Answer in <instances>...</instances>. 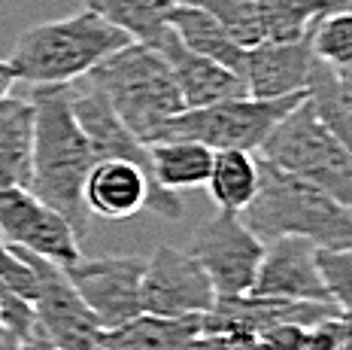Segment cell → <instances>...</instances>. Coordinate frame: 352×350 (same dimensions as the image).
Here are the masks:
<instances>
[{"mask_svg": "<svg viewBox=\"0 0 352 350\" xmlns=\"http://www.w3.org/2000/svg\"><path fill=\"white\" fill-rule=\"evenodd\" d=\"M188 253L201 262L216 296H246L252 293L258 274L264 240L249 231L237 214L219 210L212 220L195 229Z\"/></svg>", "mask_w": 352, "mask_h": 350, "instance_id": "8", "label": "cell"}, {"mask_svg": "<svg viewBox=\"0 0 352 350\" xmlns=\"http://www.w3.org/2000/svg\"><path fill=\"white\" fill-rule=\"evenodd\" d=\"M146 256H98V259H76L64 268L67 280L85 308L94 313L100 329L134 320L143 313L140 305V280H143Z\"/></svg>", "mask_w": 352, "mask_h": 350, "instance_id": "12", "label": "cell"}, {"mask_svg": "<svg viewBox=\"0 0 352 350\" xmlns=\"http://www.w3.org/2000/svg\"><path fill=\"white\" fill-rule=\"evenodd\" d=\"M0 238L61 268L82 259L73 225L25 186L0 189Z\"/></svg>", "mask_w": 352, "mask_h": 350, "instance_id": "11", "label": "cell"}, {"mask_svg": "<svg viewBox=\"0 0 352 350\" xmlns=\"http://www.w3.org/2000/svg\"><path fill=\"white\" fill-rule=\"evenodd\" d=\"M167 25L173 28V34L186 43L192 52L210 58V61L222 64V68L234 70L240 79H243V58H246V49L240 43H234L225 28L219 25L212 16H207L204 10H197L192 3H176Z\"/></svg>", "mask_w": 352, "mask_h": 350, "instance_id": "19", "label": "cell"}, {"mask_svg": "<svg viewBox=\"0 0 352 350\" xmlns=\"http://www.w3.org/2000/svg\"><path fill=\"white\" fill-rule=\"evenodd\" d=\"M261 40L292 43L313 31L325 12V0H255Z\"/></svg>", "mask_w": 352, "mask_h": 350, "instance_id": "24", "label": "cell"}, {"mask_svg": "<svg viewBox=\"0 0 352 350\" xmlns=\"http://www.w3.org/2000/svg\"><path fill=\"white\" fill-rule=\"evenodd\" d=\"M325 12H349L352 16V0H325Z\"/></svg>", "mask_w": 352, "mask_h": 350, "instance_id": "34", "label": "cell"}, {"mask_svg": "<svg viewBox=\"0 0 352 350\" xmlns=\"http://www.w3.org/2000/svg\"><path fill=\"white\" fill-rule=\"evenodd\" d=\"M128 43H134L128 34L98 12L82 10L21 31L6 61L25 85H67L88 76L104 58Z\"/></svg>", "mask_w": 352, "mask_h": 350, "instance_id": "2", "label": "cell"}, {"mask_svg": "<svg viewBox=\"0 0 352 350\" xmlns=\"http://www.w3.org/2000/svg\"><path fill=\"white\" fill-rule=\"evenodd\" d=\"M258 158L352 207V156L316 116L310 94L267 134Z\"/></svg>", "mask_w": 352, "mask_h": 350, "instance_id": "5", "label": "cell"}, {"mask_svg": "<svg viewBox=\"0 0 352 350\" xmlns=\"http://www.w3.org/2000/svg\"><path fill=\"white\" fill-rule=\"evenodd\" d=\"M34 271V313L36 326L58 350H98L100 341V323L94 313L85 308V302L73 289L61 265L34 256L21 250Z\"/></svg>", "mask_w": 352, "mask_h": 350, "instance_id": "9", "label": "cell"}, {"mask_svg": "<svg viewBox=\"0 0 352 350\" xmlns=\"http://www.w3.org/2000/svg\"><path fill=\"white\" fill-rule=\"evenodd\" d=\"M34 147L28 189L64 216L82 240L91 225L85 207V177L91 171L94 150L70 107L67 85H31Z\"/></svg>", "mask_w": 352, "mask_h": 350, "instance_id": "1", "label": "cell"}, {"mask_svg": "<svg viewBox=\"0 0 352 350\" xmlns=\"http://www.w3.org/2000/svg\"><path fill=\"white\" fill-rule=\"evenodd\" d=\"M319 271L328 298L340 311H352V250H319Z\"/></svg>", "mask_w": 352, "mask_h": 350, "instance_id": "27", "label": "cell"}, {"mask_svg": "<svg viewBox=\"0 0 352 350\" xmlns=\"http://www.w3.org/2000/svg\"><path fill=\"white\" fill-rule=\"evenodd\" d=\"M334 76L340 79V85L352 94V68H343V70H334Z\"/></svg>", "mask_w": 352, "mask_h": 350, "instance_id": "35", "label": "cell"}, {"mask_svg": "<svg viewBox=\"0 0 352 350\" xmlns=\"http://www.w3.org/2000/svg\"><path fill=\"white\" fill-rule=\"evenodd\" d=\"M252 293L292 302H331L319 271V247L307 238L292 235L264 240Z\"/></svg>", "mask_w": 352, "mask_h": 350, "instance_id": "14", "label": "cell"}, {"mask_svg": "<svg viewBox=\"0 0 352 350\" xmlns=\"http://www.w3.org/2000/svg\"><path fill=\"white\" fill-rule=\"evenodd\" d=\"M216 302L207 271L188 250L161 244L146 256L140 280L143 313L155 317H201Z\"/></svg>", "mask_w": 352, "mask_h": 350, "instance_id": "10", "label": "cell"}, {"mask_svg": "<svg viewBox=\"0 0 352 350\" xmlns=\"http://www.w3.org/2000/svg\"><path fill=\"white\" fill-rule=\"evenodd\" d=\"M19 350H58V347H55L52 341L46 338V335L40 332V326H36V329H34V332L28 335V338L19 344Z\"/></svg>", "mask_w": 352, "mask_h": 350, "instance_id": "31", "label": "cell"}, {"mask_svg": "<svg viewBox=\"0 0 352 350\" xmlns=\"http://www.w3.org/2000/svg\"><path fill=\"white\" fill-rule=\"evenodd\" d=\"M0 350H19V338L6 326H0Z\"/></svg>", "mask_w": 352, "mask_h": 350, "instance_id": "33", "label": "cell"}, {"mask_svg": "<svg viewBox=\"0 0 352 350\" xmlns=\"http://www.w3.org/2000/svg\"><path fill=\"white\" fill-rule=\"evenodd\" d=\"M182 3H192L207 16H212L225 28V34L243 49H252L255 43H261L255 0H182Z\"/></svg>", "mask_w": 352, "mask_h": 350, "instance_id": "26", "label": "cell"}, {"mask_svg": "<svg viewBox=\"0 0 352 350\" xmlns=\"http://www.w3.org/2000/svg\"><path fill=\"white\" fill-rule=\"evenodd\" d=\"M85 79L107 98L122 125L143 143H155L161 128L186 110L167 61L143 43L122 46Z\"/></svg>", "mask_w": 352, "mask_h": 350, "instance_id": "4", "label": "cell"}, {"mask_svg": "<svg viewBox=\"0 0 352 350\" xmlns=\"http://www.w3.org/2000/svg\"><path fill=\"white\" fill-rule=\"evenodd\" d=\"M34 107L28 94H6L0 101V189L31 183Z\"/></svg>", "mask_w": 352, "mask_h": 350, "instance_id": "18", "label": "cell"}, {"mask_svg": "<svg viewBox=\"0 0 352 350\" xmlns=\"http://www.w3.org/2000/svg\"><path fill=\"white\" fill-rule=\"evenodd\" d=\"M307 329L310 326H300V323H276L261 329L252 338V350H300L307 338Z\"/></svg>", "mask_w": 352, "mask_h": 350, "instance_id": "28", "label": "cell"}, {"mask_svg": "<svg viewBox=\"0 0 352 350\" xmlns=\"http://www.w3.org/2000/svg\"><path fill=\"white\" fill-rule=\"evenodd\" d=\"M307 92L285 94V98H225L207 107H195V110H182L173 116L155 141H197L212 152L219 150H243V152H258L267 134L289 116Z\"/></svg>", "mask_w": 352, "mask_h": 350, "instance_id": "6", "label": "cell"}, {"mask_svg": "<svg viewBox=\"0 0 352 350\" xmlns=\"http://www.w3.org/2000/svg\"><path fill=\"white\" fill-rule=\"evenodd\" d=\"M201 338V317H155L134 320L100 332L98 350H195Z\"/></svg>", "mask_w": 352, "mask_h": 350, "instance_id": "17", "label": "cell"}, {"mask_svg": "<svg viewBox=\"0 0 352 350\" xmlns=\"http://www.w3.org/2000/svg\"><path fill=\"white\" fill-rule=\"evenodd\" d=\"M310 34L292 43L261 40L252 49H246L243 85L249 98L267 101V98H285V94L307 92L313 64H316Z\"/></svg>", "mask_w": 352, "mask_h": 350, "instance_id": "15", "label": "cell"}, {"mask_svg": "<svg viewBox=\"0 0 352 350\" xmlns=\"http://www.w3.org/2000/svg\"><path fill=\"white\" fill-rule=\"evenodd\" d=\"M155 52L164 58L167 68H170L186 110H195V107H207V104H216V101L246 94L243 79L234 74V70L192 52V49L173 34V28H167V34L158 40Z\"/></svg>", "mask_w": 352, "mask_h": 350, "instance_id": "16", "label": "cell"}, {"mask_svg": "<svg viewBox=\"0 0 352 350\" xmlns=\"http://www.w3.org/2000/svg\"><path fill=\"white\" fill-rule=\"evenodd\" d=\"M82 195L88 214L100 220H131L143 210L164 220H179L186 214L179 195L161 189L152 171L128 158H98L85 177Z\"/></svg>", "mask_w": 352, "mask_h": 350, "instance_id": "7", "label": "cell"}, {"mask_svg": "<svg viewBox=\"0 0 352 350\" xmlns=\"http://www.w3.org/2000/svg\"><path fill=\"white\" fill-rule=\"evenodd\" d=\"M258 156L243 150H219L212 156L207 192L222 214H243L258 192Z\"/></svg>", "mask_w": 352, "mask_h": 350, "instance_id": "21", "label": "cell"}, {"mask_svg": "<svg viewBox=\"0 0 352 350\" xmlns=\"http://www.w3.org/2000/svg\"><path fill=\"white\" fill-rule=\"evenodd\" d=\"M212 152L210 147L197 141H155L149 143V158H152V177L161 189L167 192H186V189L207 186L210 167H212Z\"/></svg>", "mask_w": 352, "mask_h": 350, "instance_id": "20", "label": "cell"}, {"mask_svg": "<svg viewBox=\"0 0 352 350\" xmlns=\"http://www.w3.org/2000/svg\"><path fill=\"white\" fill-rule=\"evenodd\" d=\"M300 350H337V332H334V317L322 320V323L310 326Z\"/></svg>", "mask_w": 352, "mask_h": 350, "instance_id": "29", "label": "cell"}, {"mask_svg": "<svg viewBox=\"0 0 352 350\" xmlns=\"http://www.w3.org/2000/svg\"><path fill=\"white\" fill-rule=\"evenodd\" d=\"M334 332H337V350H352V311L334 313Z\"/></svg>", "mask_w": 352, "mask_h": 350, "instance_id": "30", "label": "cell"}, {"mask_svg": "<svg viewBox=\"0 0 352 350\" xmlns=\"http://www.w3.org/2000/svg\"><path fill=\"white\" fill-rule=\"evenodd\" d=\"M340 311L331 302H292L274 296H216L212 308L201 313V335H222V338L252 341L255 335L276 323L316 326L331 320Z\"/></svg>", "mask_w": 352, "mask_h": 350, "instance_id": "13", "label": "cell"}, {"mask_svg": "<svg viewBox=\"0 0 352 350\" xmlns=\"http://www.w3.org/2000/svg\"><path fill=\"white\" fill-rule=\"evenodd\" d=\"M307 94H310V104L316 116L352 156V94L343 89L340 79L334 76V70L328 64H322L319 58L313 64Z\"/></svg>", "mask_w": 352, "mask_h": 350, "instance_id": "23", "label": "cell"}, {"mask_svg": "<svg viewBox=\"0 0 352 350\" xmlns=\"http://www.w3.org/2000/svg\"><path fill=\"white\" fill-rule=\"evenodd\" d=\"M85 10L98 12L113 28L128 34L134 43L158 46V40L167 34V19L179 0H82Z\"/></svg>", "mask_w": 352, "mask_h": 350, "instance_id": "22", "label": "cell"}, {"mask_svg": "<svg viewBox=\"0 0 352 350\" xmlns=\"http://www.w3.org/2000/svg\"><path fill=\"white\" fill-rule=\"evenodd\" d=\"M258 192L240 214L261 240L307 238L319 250H352V207H343L304 180L258 158Z\"/></svg>", "mask_w": 352, "mask_h": 350, "instance_id": "3", "label": "cell"}, {"mask_svg": "<svg viewBox=\"0 0 352 350\" xmlns=\"http://www.w3.org/2000/svg\"><path fill=\"white\" fill-rule=\"evenodd\" d=\"M313 55L331 70L352 68V16L349 12H322L310 34Z\"/></svg>", "mask_w": 352, "mask_h": 350, "instance_id": "25", "label": "cell"}, {"mask_svg": "<svg viewBox=\"0 0 352 350\" xmlns=\"http://www.w3.org/2000/svg\"><path fill=\"white\" fill-rule=\"evenodd\" d=\"M16 74H12L10 61H0V101L6 98V94H12V89H16Z\"/></svg>", "mask_w": 352, "mask_h": 350, "instance_id": "32", "label": "cell"}]
</instances>
